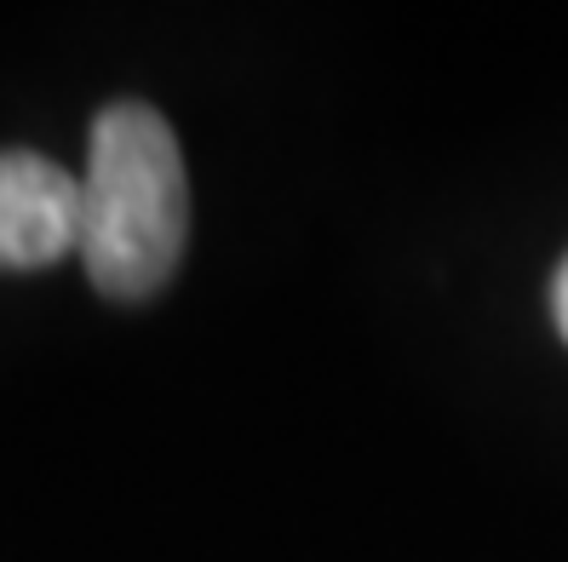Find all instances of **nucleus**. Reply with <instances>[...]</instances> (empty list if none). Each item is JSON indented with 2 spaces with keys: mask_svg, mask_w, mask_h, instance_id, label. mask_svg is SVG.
Wrapping results in <instances>:
<instances>
[{
  "mask_svg": "<svg viewBox=\"0 0 568 562\" xmlns=\"http://www.w3.org/2000/svg\"><path fill=\"white\" fill-rule=\"evenodd\" d=\"M81 247V178L36 150H0V270H47Z\"/></svg>",
  "mask_w": 568,
  "mask_h": 562,
  "instance_id": "nucleus-2",
  "label": "nucleus"
},
{
  "mask_svg": "<svg viewBox=\"0 0 568 562\" xmlns=\"http://www.w3.org/2000/svg\"><path fill=\"white\" fill-rule=\"evenodd\" d=\"M190 236V178L179 139L150 104H110L92 121L81 173L87 282L110 299H155Z\"/></svg>",
  "mask_w": 568,
  "mask_h": 562,
  "instance_id": "nucleus-1",
  "label": "nucleus"
},
{
  "mask_svg": "<svg viewBox=\"0 0 568 562\" xmlns=\"http://www.w3.org/2000/svg\"><path fill=\"white\" fill-rule=\"evenodd\" d=\"M551 316H557L562 339H568V264H562V270H557V282H551Z\"/></svg>",
  "mask_w": 568,
  "mask_h": 562,
  "instance_id": "nucleus-3",
  "label": "nucleus"
}]
</instances>
